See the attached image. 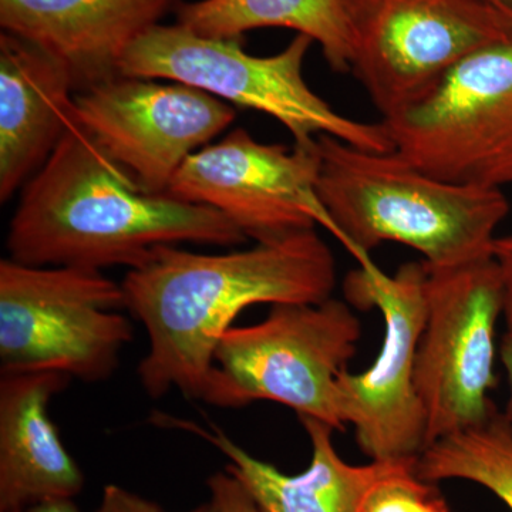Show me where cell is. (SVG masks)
<instances>
[{
  "label": "cell",
  "mask_w": 512,
  "mask_h": 512,
  "mask_svg": "<svg viewBox=\"0 0 512 512\" xmlns=\"http://www.w3.org/2000/svg\"><path fill=\"white\" fill-rule=\"evenodd\" d=\"M16 512H82L76 504L73 503V498H57V500L42 501L35 505L25 508L22 511Z\"/></svg>",
  "instance_id": "obj_23"
},
{
  "label": "cell",
  "mask_w": 512,
  "mask_h": 512,
  "mask_svg": "<svg viewBox=\"0 0 512 512\" xmlns=\"http://www.w3.org/2000/svg\"><path fill=\"white\" fill-rule=\"evenodd\" d=\"M357 512H451L437 483L416 474L413 461H396L373 484Z\"/></svg>",
  "instance_id": "obj_19"
},
{
  "label": "cell",
  "mask_w": 512,
  "mask_h": 512,
  "mask_svg": "<svg viewBox=\"0 0 512 512\" xmlns=\"http://www.w3.org/2000/svg\"><path fill=\"white\" fill-rule=\"evenodd\" d=\"M493 258L503 281L504 319L512 332V234L495 239Z\"/></svg>",
  "instance_id": "obj_22"
},
{
  "label": "cell",
  "mask_w": 512,
  "mask_h": 512,
  "mask_svg": "<svg viewBox=\"0 0 512 512\" xmlns=\"http://www.w3.org/2000/svg\"><path fill=\"white\" fill-rule=\"evenodd\" d=\"M416 474L439 484L476 483L500 498L512 512V423L497 412L476 429L431 443L416 463Z\"/></svg>",
  "instance_id": "obj_18"
},
{
  "label": "cell",
  "mask_w": 512,
  "mask_h": 512,
  "mask_svg": "<svg viewBox=\"0 0 512 512\" xmlns=\"http://www.w3.org/2000/svg\"><path fill=\"white\" fill-rule=\"evenodd\" d=\"M484 2L497 6V8L512 10V0H484Z\"/></svg>",
  "instance_id": "obj_25"
},
{
  "label": "cell",
  "mask_w": 512,
  "mask_h": 512,
  "mask_svg": "<svg viewBox=\"0 0 512 512\" xmlns=\"http://www.w3.org/2000/svg\"><path fill=\"white\" fill-rule=\"evenodd\" d=\"M72 377L57 372L0 377V512L74 498L84 476L49 416L53 397Z\"/></svg>",
  "instance_id": "obj_15"
},
{
  "label": "cell",
  "mask_w": 512,
  "mask_h": 512,
  "mask_svg": "<svg viewBox=\"0 0 512 512\" xmlns=\"http://www.w3.org/2000/svg\"><path fill=\"white\" fill-rule=\"evenodd\" d=\"M235 119L211 94L144 77L117 74L74 96V124L148 194H167L185 161Z\"/></svg>",
  "instance_id": "obj_12"
},
{
  "label": "cell",
  "mask_w": 512,
  "mask_h": 512,
  "mask_svg": "<svg viewBox=\"0 0 512 512\" xmlns=\"http://www.w3.org/2000/svg\"><path fill=\"white\" fill-rule=\"evenodd\" d=\"M96 512H164L153 501L127 491L119 485H106Z\"/></svg>",
  "instance_id": "obj_21"
},
{
  "label": "cell",
  "mask_w": 512,
  "mask_h": 512,
  "mask_svg": "<svg viewBox=\"0 0 512 512\" xmlns=\"http://www.w3.org/2000/svg\"><path fill=\"white\" fill-rule=\"evenodd\" d=\"M320 151L255 140L235 128L217 143L192 154L167 194L214 208L256 242L326 229L346 249V239L320 200Z\"/></svg>",
  "instance_id": "obj_11"
},
{
  "label": "cell",
  "mask_w": 512,
  "mask_h": 512,
  "mask_svg": "<svg viewBox=\"0 0 512 512\" xmlns=\"http://www.w3.org/2000/svg\"><path fill=\"white\" fill-rule=\"evenodd\" d=\"M318 192L359 268H379L372 251L397 242L427 268L493 258L498 225L510 211L500 188L440 180L396 151L376 153L320 136Z\"/></svg>",
  "instance_id": "obj_3"
},
{
  "label": "cell",
  "mask_w": 512,
  "mask_h": 512,
  "mask_svg": "<svg viewBox=\"0 0 512 512\" xmlns=\"http://www.w3.org/2000/svg\"><path fill=\"white\" fill-rule=\"evenodd\" d=\"M335 256L318 231L298 232L224 254L163 245L121 286L126 309L147 330L138 365L144 392L180 390L200 400L222 336L239 313L259 303H319L332 298Z\"/></svg>",
  "instance_id": "obj_1"
},
{
  "label": "cell",
  "mask_w": 512,
  "mask_h": 512,
  "mask_svg": "<svg viewBox=\"0 0 512 512\" xmlns=\"http://www.w3.org/2000/svg\"><path fill=\"white\" fill-rule=\"evenodd\" d=\"M211 503L218 512H264L241 481L227 468L208 478Z\"/></svg>",
  "instance_id": "obj_20"
},
{
  "label": "cell",
  "mask_w": 512,
  "mask_h": 512,
  "mask_svg": "<svg viewBox=\"0 0 512 512\" xmlns=\"http://www.w3.org/2000/svg\"><path fill=\"white\" fill-rule=\"evenodd\" d=\"M501 360L507 372L508 382H510V399H508L505 417L512 423V332L505 333L503 343L500 349Z\"/></svg>",
  "instance_id": "obj_24"
},
{
  "label": "cell",
  "mask_w": 512,
  "mask_h": 512,
  "mask_svg": "<svg viewBox=\"0 0 512 512\" xmlns=\"http://www.w3.org/2000/svg\"><path fill=\"white\" fill-rule=\"evenodd\" d=\"M313 40L296 35L281 52L255 56L242 39H212L177 25H158L128 49L119 74L170 80L200 89L231 106L274 117L293 143L312 146L320 136L362 150L393 151L384 121L366 123L343 116L306 82L305 60Z\"/></svg>",
  "instance_id": "obj_4"
},
{
  "label": "cell",
  "mask_w": 512,
  "mask_h": 512,
  "mask_svg": "<svg viewBox=\"0 0 512 512\" xmlns=\"http://www.w3.org/2000/svg\"><path fill=\"white\" fill-rule=\"evenodd\" d=\"M247 239L214 208L140 190L74 124L22 188L6 248L20 264L103 271L137 268L163 245L237 247Z\"/></svg>",
  "instance_id": "obj_2"
},
{
  "label": "cell",
  "mask_w": 512,
  "mask_h": 512,
  "mask_svg": "<svg viewBox=\"0 0 512 512\" xmlns=\"http://www.w3.org/2000/svg\"><path fill=\"white\" fill-rule=\"evenodd\" d=\"M427 269L407 262L389 275L359 268L345 281L346 299L382 313V349L365 372L339 377V413L372 461L417 463L427 447V419L416 382L417 350L426 320Z\"/></svg>",
  "instance_id": "obj_9"
},
{
  "label": "cell",
  "mask_w": 512,
  "mask_h": 512,
  "mask_svg": "<svg viewBox=\"0 0 512 512\" xmlns=\"http://www.w3.org/2000/svg\"><path fill=\"white\" fill-rule=\"evenodd\" d=\"M352 72L382 114L413 109L457 64L512 35V10L484 0H345Z\"/></svg>",
  "instance_id": "obj_7"
},
{
  "label": "cell",
  "mask_w": 512,
  "mask_h": 512,
  "mask_svg": "<svg viewBox=\"0 0 512 512\" xmlns=\"http://www.w3.org/2000/svg\"><path fill=\"white\" fill-rule=\"evenodd\" d=\"M384 124L393 150L433 177L511 185L512 35L468 56L429 97Z\"/></svg>",
  "instance_id": "obj_10"
},
{
  "label": "cell",
  "mask_w": 512,
  "mask_h": 512,
  "mask_svg": "<svg viewBox=\"0 0 512 512\" xmlns=\"http://www.w3.org/2000/svg\"><path fill=\"white\" fill-rule=\"evenodd\" d=\"M69 70L39 47L0 33V202L43 167L74 126Z\"/></svg>",
  "instance_id": "obj_14"
},
{
  "label": "cell",
  "mask_w": 512,
  "mask_h": 512,
  "mask_svg": "<svg viewBox=\"0 0 512 512\" xmlns=\"http://www.w3.org/2000/svg\"><path fill=\"white\" fill-rule=\"evenodd\" d=\"M123 286L99 269L0 261V372L103 382L134 339Z\"/></svg>",
  "instance_id": "obj_6"
},
{
  "label": "cell",
  "mask_w": 512,
  "mask_h": 512,
  "mask_svg": "<svg viewBox=\"0 0 512 512\" xmlns=\"http://www.w3.org/2000/svg\"><path fill=\"white\" fill-rule=\"evenodd\" d=\"M177 25L212 39H242L284 28L311 37L333 72L352 69L355 36L345 0H195L175 10Z\"/></svg>",
  "instance_id": "obj_17"
},
{
  "label": "cell",
  "mask_w": 512,
  "mask_h": 512,
  "mask_svg": "<svg viewBox=\"0 0 512 512\" xmlns=\"http://www.w3.org/2000/svg\"><path fill=\"white\" fill-rule=\"evenodd\" d=\"M311 440V463L303 473H282L235 443L218 427L204 429L192 421L160 416L167 426L197 434L228 458L234 474L264 512H357L373 484L396 461H372L366 466L346 463L333 446V427L311 417H299Z\"/></svg>",
  "instance_id": "obj_16"
},
{
  "label": "cell",
  "mask_w": 512,
  "mask_h": 512,
  "mask_svg": "<svg viewBox=\"0 0 512 512\" xmlns=\"http://www.w3.org/2000/svg\"><path fill=\"white\" fill-rule=\"evenodd\" d=\"M362 338L349 303L274 305L262 322L222 336L200 400L221 409L255 402L284 404L298 414L345 430L339 377Z\"/></svg>",
  "instance_id": "obj_5"
},
{
  "label": "cell",
  "mask_w": 512,
  "mask_h": 512,
  "mask_svg": "<svg viewBox=\"0 0 512 512\" xmlns=\"http://www.w3.org/2000/svg\"><path fill=\"white\" fill-rule=\"evenodd\" d=\"M190 512H218L217 508H215V505L211 503H207L204 505H201V507L195 508V510H192Z\"/></svg>",
  "instance_id": "obj_26"
},
{
  "label": "cell",
  "mask_w": 512,
  "mask_h": 512,
  "mask_svg": "<svg viewBox=\"0 0 512 512\" xmlns=\"http://www.w3.org/2000/svg\"><path fill=\"white\" fill-rule=\"evenodd\" d=\"M426 269L416 382L429 447L476 429L498 412L490 393L497 386L495 330L504 316V289L494 258Z\"/></svg>",
  "instance_id": "obj_8"
},
{
  "label": "cell",
  "mask_w": 512,
  "mask_h": 512,
  "mask_svg": "<svg viewBox=\"0 0 512 512\" xmlns=\"http://www.w3.org/2000/svg\"><path fill=\"white\" fill-rule=\"evenodd\" d=\"M181 0H0L2 32L62 63L77 92L117 76L128 49Z\"/></svg>",
  "instance_id": "obj_13"
}]
</instances>
